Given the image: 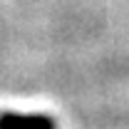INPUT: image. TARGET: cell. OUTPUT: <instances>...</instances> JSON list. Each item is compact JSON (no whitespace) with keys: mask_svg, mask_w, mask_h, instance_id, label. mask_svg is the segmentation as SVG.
<instances>
[{"mask_svg":"<svg viewBox=\"0 0 129 129\" xmlns=\"http://www.w3.org/2000/svg\"><path fill=\"white\" fill-rule=\"evenodd\" d=\"M0 129H55V119L47 114L0 112Z\"/></svg>","mask_w":129,"mask_h":129,"instance_id":"1","label":"cell"}]
</instances>
